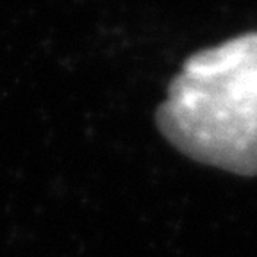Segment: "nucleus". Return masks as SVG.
<instances>
[{
  "mask_svg": "<svg viewBox=\"0 0 257 257\" xmlns=\"http://www.w3.org/2000/svg\"><path fill=\"white\" fill-rule=\"evenodd\" d=\"M163 136L191 159L257 175V32L193 54L157 109Z\"/></svg>",
  "mask_w": 257,
  "mask_h": 257,
  "instance_id": "1",
  "label": "nucleus"
}]
</instances>
